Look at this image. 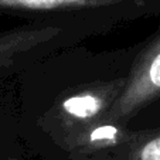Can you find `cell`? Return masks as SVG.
Listing matches in <instances>:
<instances>
[{"label":"cell","instance_id":"obj_1","mask_svg":"<svg viewBox=\"0 0 160 160\" xmlns=\"http://www.w3.org/2000/svg\"><path fill=\"white\" fill-rule=\"evenodd\" d=\"M135 45L95 51L62 48L38 60L18 79V139L38 160H97L133 130L108 121L123 87Z\"/></svg>","mask_w":160,"mask_h":160},{"label":"cell","instance_id":"obj_2","mask_svg":"<svg viewBox=\"0 0 160 160\" xmlns=\"http://www.w3.org/2000/svg\"><path fill=\"white\" fill-rule=\"evenodd\" d=\"M160 14V0H0V16L81 31L87 38Z\"/></svg>","mask_w":160,"mask_h":160},{"label":"cell","instance_id":"obj_3","mask_svg":"<svg viewBox=\"0 0 160 160\" xmlns=\"http://www.w3.org/2000/svg\"><path fill=\"white\" fill-rule=\"evenodd\" d=\"M108 121L130 130L160 125V26L135 44L126 84L112 105Z\"/></svg>","mask_w":160,"mask_h":160},{"label":"cell","instance_id":"obj_4","mask_svg":"<svg viewBox=\"0 0 160 160\" xmlns=\"http://www.w3.org/2000/svg\"><path fill=\"white\" fill-rule=\"evenodd\" d=\"M85 40L81 31L42 23H23L0 31V82L17 78L38 60Z\"/></svg>","mask_w":160,"mask_h":160},{"label":"cell","instance_id":"obj_5","mask_svg":"<svg viewBox=\"0 0 160 160\" xmlns=\"http://www.w3.org/2000/svg\"><path fill=\"white\" fill-rule=\"evenodd\" d=\"M97 160H160V125L133 130L126 143Z\"/></svg>","mask_w":160,"mask_h":160},{"label":"cell","instance_id":"obj_6","mask_svg":"<svg viewBox=\"0 0 160 160\" xmlns=\"http://www.w3.org/2000/svg\"><path fill=\"white\" fill-rule=\"evenodd\" d=\"M18 139L14 102L0 95V160L6 159L12 145Z\"/></svg>","mask_w":160,"mask_h":160},{"label":"cell","instance_id":"obj_7","mask_svg":"<svg viewBox=\"0 0 160 160\" xmlns=\"http://www.w3.org/2000/svg\"><path fill=\"white\" fill-rule=\"evenodd\" d=\"M27 154H28V152L26 150V148L23 146L21 140L17 139L12 145V148L9 149V152H7L6 159L4 160H28Z\"/></svg>","mask_w":160,"mask_h":160}]
</instances>
